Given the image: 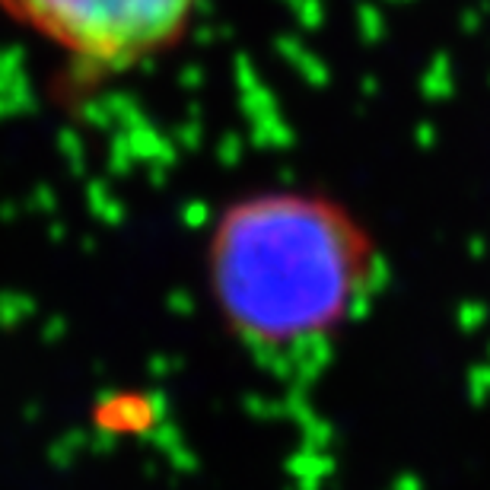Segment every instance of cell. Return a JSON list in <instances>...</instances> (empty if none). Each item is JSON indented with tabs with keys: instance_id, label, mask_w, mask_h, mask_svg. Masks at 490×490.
Segmentation results:
<instances>
[{
	"instance_id": "6da1fadb",
	"label": "cell",
	"mask_w": 490,
	"mask_h": 490,
	"mask_svg": "<svg viewBox=\"0 0 490 490\" xmlns=\"http://www.w3.org/2000/svg\"><path fill=\"white\" fill-rule=\"evenodd\" d=\"M204 277L223 332L268 370L306 373L334 354L385 280L373 229L318 189H261L220 207Z\"/></svg>"
},
{
	"instance_id": "7a4b0ae2",
	"label": "cell",
	"mask_w": 490,
	"mask_h": 490,
	"mask_svg": "<svg viewBox=\"0 0 490 490\" xmlns=\"http://www.w3.org/2000/svg\"><path fill=\"white\" fill-rule=\"evenodd\" d=\"M204 0H0L10 23L58 54L70 90L147 68L189 36Z\"/></svg>"
}]
</instances>
